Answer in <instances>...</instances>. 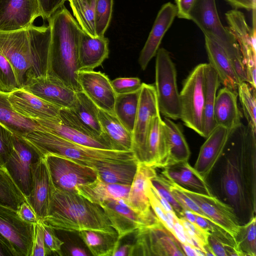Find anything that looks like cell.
Returning <instances> with one entry per match:
<instances>
[{"label":"cell","instance_id":"6da1fadb","mask_svg":"<svg viewBox=\"0 0 256 256\" xmlns=\"http://www.w3.org/2000/svg\"><path fill=\"white\" fill-rule=\"evenodd\" d=\"M222 156L221 192L239 221L247 222L256 212V130L242 123L231 130Z\"/></svg>","mask_w":256,"mask_h":256},{"label":"cell","instance_id":"d6986e66","mask_svg":"<svg viewBox=\"0 0 256 256\" xmlns=\"http://www.w3.org/2000/svg\"><path fill=\"white\" fill-rule=\"evenodd\" d=\"M178 187L215 224L223 228L234 238L240 224L234 210L230 206L214 195L198 194Z\"/></svg>","mask_w":256,"mask_h":256},{"label":"cell","instance_id":"1f68e13d","mask_svg":"<svg viewBox=\"0 0 256 256\" xmlns=\"http://www.w3.org/2000/svg\"><path fill=\"white\" fill-rule=\"evenodd\" d=\"M130 185L108 184L97 178L90 183L80 186L76 192L90 202L100 204L113 200H126Z\"/></svg>","mask_w":256,"mask_h":256},{"label":"cell","instance_id":"484cf974","mask_svg":"<svg viewBox=\"0 0 256 256\" xmlns=\"http://www.w3.org/2000/svg\"><path fill=\"white\" fill-rule=\"evenodd\" d=\"M156 168L138 162L130 184L126 204L136 212L145 216L154 214L146 194L148 182L156 175Z\"/></svg>","mask_w":256,"mask_h":256},{"label":"cell","instance_id":"74e56055","mask_svg":"<svg viewBox=\"0 0 256 256\" xmlns=\"http://www.w3.org/2000/svg\"><path fill=\"white\" fill-rule=\"evenodd\" d=\"M78 234L94 256H112L120 244L117 233L84 230L78 232Z\"/></svg>","mask_w":256,"mask_h":256},{"label":"cell","instance_id":"ffe728a7","mask_svg":"<svg viewBox=\"0 0 256 256\" xmlns=\"http://www.w3.org/2000/svg\"><path fill=\"white\" fill-rule=\"evenodd\" d=\"M22 88L60 108H72L76 100V92L50 76L32 79Z\"/></svg>","mask_w":256,"mask_h":256},{"label":"cell","instance_id":"d4e9b609","mask_svg":"<svg viewBox=\"0 0 256 256\" xmlns=\"http://www.w3.org/2000/svg\"><path fill=\"white\" fill-rule=\"evenodd\" d=\"M168 158L166 128L160 114L153 117L147 134L142 164L155 168L166 166Z\"/></svg>","mask_w":256,"mask_h":256},{"label":"cell","instance_id":"ac0fdd59","mask_svg":"<svg viewBox=\"0 0 256 256\" xmlns=\"http://www.w3.org/2000/svg\"><path fill=\"white\" fill-rule=\"evenodd\" d=\"M78 80L82 91L99 109L114 114L116 94L106 74L94 70H78Z\"/></svg>","mask_w":256,"mask_h":256},{"label":"cell","instance_id":"7c38bea8","mask_svg":"<svg viewBox=\"0 0 256 256\" xmlns=\"http://www.w3.org/2000/svg\"><path fill=\"white\" fill-rule=\"evenodd\" d=\"M44 156L56 188L76 192L78 186L91 182L98 178L97 172L93 168L58 155L48 154Z\"/></svg>","mask_w":256,"mask_h":256},{"label":"cell","instance_id":"c3c4849f","mask_svg":"<svg viewBox=\"0 0 256 256\" xmlns=\"http://www.w3.org/2000/svg\"><path fill=\"white\" fill-rule=\"evenodd\" d=\"M150 180L148 184L146 194L150 200L152 209L162 226L174 237V222L168 216L169 212H168L164 209L156 196L150 186Z\"/></svg>","mask_w":256,"mask_h":256},{"label":"cell","instance_id":"91938a15","mask_svg":"<svg viewBox=\"0 0 256 256\" xmlns=\"http://www.w3.org/2000/svg\"><path fill=\"white\" fill-rule=\"evenodd\" d=\"M134 247L133 244H125L119 246L114 252L112 256H134Z\"/></svg>","mask_w":256,"mask_h":256},{"label":"cell","instance_id":"44dd1931","mask_svg":"<svg viewBox=\"0 0 256 256\" xmlns=\"http://www.w3.org/2000/svg\"><path fill=\"white\" fill-rule=\"evenodd\" d=\"M8 100L18 113L32 120L56 118L62 108L23 88L8 92Z\"/></svg>","mask_w":256,"mask_h":256},{"label":"cell","instance_id":"ba28073f","mask_svg":"<svg viewBox=\"0 0 256 256\" xmlns=\"http://www.w3.org/2000/svg\"><path fill=\"white\" fill-rule=\"evenodd\" d=\"M206 65V63L199 64L192 70L180 92V119L202 137Z\"/></svg>","mask_w":256,"mask_h":256},{"label":"cell","instance_id":"3957f363","mask_svg":"<svg viewBox=\"0 0 256 256\" xmlns=\"http://www.w3.org/2000/svg\"><path fill=\"white\" fill-rule=\"evenodd\" d=\"M48 20L51 38L47 76L59 80L76 92L82 91L78 80V46L82 28L64 6Z\"/></svg>","mask_w":256,"mask_h":256},{"label":"cell","instance_id":"8d00e7d4","mask_svg":"<svg viewBox=\"0 0 256 256\" xmlns=\"http://www.w3.org/2000/svg\"><path fill=\"white\" fill-rule=\"evenodd\" d=\"M76 94L75 105L68 109L88 131L96 136H102V131L98 117L99 108L82 91Z\"/></svg>","mask_w":256,"mask_h":256},{"label":"cell","instance_id":"277c9868","mask_svg":"<svg viewBox=\"0 0 256 256\" xmlns=\"http://www.w3.org/2000/svg\"><path fill=\"white\" fill-rule=\"evenodd\" d=\"M42 221L56 230L117 233L99 204L77 192L62 190L55 186L48 215Z\"/></svg>","mask_w":256,"mask_h":256},{"label":"cell","instance_id":"8992f818","mask_svg":"<svg viewBox=\"0 0 256 256\" xmlns=\"http://www.w3.org/2000/svg\"><path fill=\"white\" fill-rule=\"evenodd\" d=\"M192 20L205 36L217 42L231 62L241 82H247L246 74L238 44L232 34L222 24L216 0H195L190 12Z\"/></svg>","mask_w":256,"mask_h":256},{"label":"cell","instance_id":"7dc6e473","mask_svg":"<svg viewBox=\"0 0 256 256\" xmlns=\"http://www.w3.org/2000/svg\"><path fill=\"white\" fill-rule=\"evenodd\" d=\"M166 179L170 192L184 210H190L194 214L212 221L204 213L196 204L180 189L177 184L166 178Z\"/></svg>","mask_w":256,"mask_h":256},{"label":"cell","instance_id":"ee69618b","mask_svg":"<svg viewBox=\"0 0 256 256\" xmlns=\"http://www.w3.org/2000/svg\"><path fill=\"white\" fill-rule=\"evenodd\" d=\"M113 0H96L95 10L96 31L98 36H104L110 23Z\"/></svg>","mask_w":256,"mask_h":256},{"label":"cell","instance_id":"b9f144b4","mask_svg":"<svg viewBox=\"0 0 256 256\" xmlns=\"http://www.w3.org/2000/svg\"><path fill=\"white\" fill-rule=\"evenodd\" d=\"M256 216L240 225L235 242L242 256H256Z\"/></svg>","mask_w":256,"mask_h":256},{"label":"cell","instance_id":"9a60e30c","mask_svg":"<svg viewBox=\"0 0 256 256\" xmlns=\"http://www.w3.org/2000/svg\"><path fill=\"white\" fill-rule=\"evenodd\" d=\"M160 114L154 85L142 83L132 132V152L138 162L142 163L144 160L146 141L152 118Z\"/></svg>","mask_w":256,"mask_h":256},{"label":"cell","instance_id":"680465c9","mask_svg":"<svg viewBox=\"0 0 256 256\" xmlns=\"http://www.w3.org/2000/svg\"><path fill=\"white\" fill-rule=\"evenodd\" d=\"M231 6L237 8H244L248 10H256V0H226Z\"/></svg>","mask_w":256,"mask_h":256},{"label":"cell","instance_id":"4316f807","mask_svg":"<svg viewBox=\"0 0 256 256\" xmlns=\"http://www.w3.org/2000/svg\"><path fill=\"white\" fill-rule=\"evenodd\" d=\"M162 174L178 186L188 190L213 195L210 187L188 161L180 162L162 168Z\"/></svg>","mask_w":256,"mask_h":256},{"label":"cell","instance_id":"e0dca14e","mask_svg":"<svg viewBox=\"0 0 256 256\" xmlns=\"http://www.w3.org/2000/svg\"><path fill=\"white\" fill-rule=\"evenodd\" d=\"M32 188L26 201L42 220L48 215L54 186L44 156L32 164Z\"/></svg>","mask_w":256,"mask_h":256},{"label":"cell","instance_id":"db71d44e","mask_svg":"<svg viewBox=\"0 0 256 256\" xmlns=\"http://www.w3.org/2000/svg\"><path fill=\"white\" fill-rule=\"evenodd\" d=\"M46 256L48 253L44 244V230L39 220L35 224L34 236L30 256Z\"/></svg>","mask_w":256,"mask_h":256},{"label":"cell","instance_id":"7a4b0ae2","mask_svg":"<svg viewBox=\"0 0 256 256\" xmlns=\"http://www.w3.org/2000/svg\"><path fill=\"white\" fill-rule=\"evenodd\" d=\"M50 38L49 25L0 32V52L12 66L20 88L32 79L47 76Z\"/></svg>","mask_w":256,"mask_h":256},{"label":"cell","instance_id":"6125c7cd","mask_svg":"<svg viewBox=\"0 0 256 256\" xmlns=\"http://www.w3.org/2000/svg\"><path fill=\"white\" fill-rule=\"evenodd\" d=\"M70 254L73 256H87L88 255L82 248L78 246H72L70 250Z\"/></svg>","mask_w":256,"mask_h":256},{"label":"cell","instance_id":"9f6ffc18","mask_svg":"<svg viewBox=\"0 0 256 256\" xmlns=\"http://www.w3.org/2000/svg\"><path fill=\"white\" fill-rule=\"evenodd\" d=\"M16 212L20 218L26 222L36 224L39 221L34 210L26 202L20 206Z\"/></svg>","mask_w":256,"mask_h":256},{"label":"cell","instance_id":"11a10c76","mask_svg":"<svg viewBox=\"0 0 256 256\" xmlns=\"http://www.w3.org/2000/svg\"><path fill=\"white\" fill-rule=\"evenodd\" d=\"M67 0H38L42 13V18L48 20L64 6Z\"/></svg>","mask_w":256,"mask_h":256},{"label":"cell","instance_id":"e575fe53","mask_svg":"<svg viewBox=\"0 0 256 256\" xmlns=\"http://www.w3.org/2000/svg\"><path fill=\"white\" fill-rule=\"evenodd\" d=\"M163 121L166 128L168 148L166 166L180 162L188 161L190 152L182 128L169 118L164 117Z\"/></svg>","mask_w":256,"mask_h":256},{"label":"cell","instance_id":"7402d4cb","mask_svg":"<svg viewBox=\"0 0 256 256\" xmlns=\"http://www.w3.org/2000/svg\"><path fill=\"white\" fill-rule=\"evenodd\" d=\"M136 235L147 255L186 256L178 240L161 223L138 230Z\"/></svg>","mask_w":256,"mask_h":256},{"label":"cell","instance_id":"83f0119b","mask_svg":"<svg viewBox=\"0 0 256 256\" xmlns=\"http://www.w3.org/2000/svg\"><path fill=\"white\" fill-rule=\"evenodd\" d=\"M108 40L104 36L92 37L82 30L78 46V70H94L108 58Z\"/></svg>","mask_w":256,"mask_h":256},{"label":"cell","instance_id":"816d5d0a","mask_svg":"<svg viewBox=\"0 0 256 256\" xmlns=\"http://www.w3.org/2000/svg\"><path fill=\"white\" fill-rule=\"evenodd\" d=\"M113 89L116 94H126L140 90L142 82L136 77L118 78L111 80Z\"/></svg>","mask_w":256,"mask_h":256},{"label":"cell","instance_id":"f35d334b","mask_svg":"<svg viewBox=\"0 0 256 256\" xmlns=\"http://www.w3.org/2000/svg\"><path fill=\"white\" fill-rule=\"evenodd\" d=\"M140 91V90L131 93L116 94L114 104V114L132 134L138 112Z\"/></svg>","mask_w":256,"mask_h":256},{"label":"cell","instance_id":"681fc988","mask_svg":"<svg viewBox=\"0 0 256 256\" xmlns=\"http://www.w3.org/2000/svg\"><path fill=\"white\" fill-rule=\"evenodd\" d=\"M178 220L186 234L199 246L205 256L204 246L208 244V237L210 232L196 224L190 222L183 218H179Z\"/></svg>","mask_w":256,"mask_h":256},{"label":"cell","instance_id":"8fae6325","mask_svg":"<svg viewBox=\"0 0 256 256\" xmlns=\"http://www.w3.org/2000/svg\"><path fill=\"white\" fill-rule=\"evenodd\" d=\"M13 143L12 152L4 166L26 198L32 188V166L44 156L23 136L13 134Z\"/></svg>","mask_w":256,"mask_h":256},{"label":"cell","instance_id":"f1b7e54d","mask_svg":"<svg viewBox=\"0 0 256 256\" xmlns=\"http://www.w3.org/2000/svg\"><path fill=\"white\" fill-rule=\"evenodd\" d=\"M204 40L208 64L216 70L220 84L237 92L242 82L230 59L217 42L205 36Z\"/></svg>","mask_w":256,"mask_h":256},{"label":"cell","instance_id":"94428289","mask_svg":"<svg viewBox=\"0 0 256 256\" xmlns=\"http://www.w3.org/2000/svg\"><path fill=\"white\" fill-rule=\"evenodd\" d=\"M0 256H14V254L6 242L0 234Z\"/></svg>","mask_w":256,"mask_h":256},{"label":"cell","instance_id":"7bdbcfd3","mask_svg":"<svg viewBox=\"0 0 256 256\" xmlns=\"http://www.w3.org/2000/svg\"><path fill=\"white\" fill-rule=\"evenodd\" d=\"M237 93L248 124L256 130V88L243 82L239 84Z\"/></svg>","mask_w":256,"mask_h":256},{"label":"cell","instance_id":"2e32d148","mask_svg":"<svg viewBox=\"0 0 256 256\" xmlns=\"http://www.w3.org/2000/svg\"><path fill=\"white\" fill-rule=\"evenodd\" d=\"M42 13L38 0H0V32L28 28Z\"/></svg>","mask_w":256,"mask_h":256},{"label":"cell","instance_id":"cb8c5ba5","mask_svg":"<svg viewBox=\"0 0 256 256\" xmlns=\"http://www.w3.org/2000/svg\"><path fill=\"white\" fill-rule=\"evenodd\" d=\"M230 132L224 127L216 126L202 146L194 168L205 180L221 157Z\"/></svg>","mask_w":256,"mask_h":256},{"label":"cell","instance_id":"6f0895ef","mask_svg":"<svg viewBox=\"0 0 256 256\" xmlns=\"http://www.w3.org/2000/svg\"><path fill=\"white\" fill-rule=\"evenodd\" d=\"M195 0H176V16L180 18L190 20V12Z\"/></svg>","mask_w":256,"mask_h":256},{"label":"cell","instance_id":"5bb4252c","mask_svg":"<svg viewBox=\"0 0 256 256\" xmlns=\"http://www.w3.org/2000/svg\"><path fill=\"white\" fill-rule=\"evenodd\" d=\"M109 219L120 240L139 230L149 228L161 222L154 214L145 216L130 208L124 200H113L99 204Z\"/></svg>","mask_w":256,"mask_h":256},{"label":"cell","instance_id":"9c48e42d","mask_svg":"<svg viewBox=\"0 0 256 256\" xmlns=\"http://www.w3.org/2000/svg\"><path fill=\"white\" fill-rule=\"evenodd\" d=\"M47 132L80 144L101 149L112 150L103 134L96 136L88 131L68 108H62L55 118L34 120Z\"/></svg>","mask_w":256,"mask_h":256},{"label":"cell","instance_id":"4dcf8cb0","mask_svg":"<svg viewBox=\"0 0 256 256\" xmlns=\"http://www.w3.org/2000/svg\"><path fill=\"white\" fill-rule=\"evenodd\" d=\"M98 117L102 134L113 150L132 151V134L114 114L99 109Z\"/></svg>","mask_w":256,"mask_h":256},{"label":"cell","instance_id":"60d3db41","mask_svg":"<svg viewBox=\"0 0 256 256\" xmlns=\"http://www.w3.org/2000/svg\"><path fill=\"white\" fill-rule=\"evenodd\" d=\"M77 22L83 31L92 37L98 36L96 31V0H70Z\"/></svg>","mask_w":256,"mask_h":256},{"label":"cell","instance_id":"5b68a950","mask_svg":"<svg viewBox=\"0 0 256 256\" xmlns=\"http://www.w3.org/2000/svg\"><path fill=\"white\" fill-rule=\"evenodd\" d=\"M42 156L54 154L62 156L94 168L102 162H138L134 152L101 149L80 144L45 131L34 130L24 136Z\"/></svg>","mask_w":256,"mask_h":256},{"label":"cell","instance_id":"52a82bcc","mask_svg":"<svg viewBox=\"0 0 256 256\" xmlns=\"http://www.w3.org/2000/svg\"><path fill=\"white\" fill-rule=\"evenodd\" d=\"M156 56L154 86L160 112L171 120L180 119V92L175 64L164 48H159Z\"/></svg>","mask_w":256,"mask_h":256},{"label":"cell","instance_id":"603a6c76","mask_svg":"<svg viewBox=\"0 0 256 256\" xmlns=\"http://www.w3.org/2000/svg\"><path fill=\"white\" fill-rule=\"evenodd\" d=\"M175 4L168 2L159 10L148 39L140 53L138 64L145 70L150 60L156 56L163 37L176 16Z\"/></svg>","mask_w":256,"mask_h":256},{"label":"cell","instance_id":"30bf717a","mask_svg":"<svg viewBox=\"0 0 256 256\" xmlns=\"http://www.w3.org/2000/svg\"><path fill=\"white\" fill-rule=\"evenodd\" d=\"M252 11V27L247 24L244 14L237 9L226 13L228 28L234 36L244 65L247 82L256 88V10Z\"/></svg>","mask_w":256,"mask_h":256},{"label":"cell","instance_id":"be15d7a7","mask_svg":"<svg viewBox=\"0 0 256 256\" xmlns=\"http://www.w3.org/2000/svg\"></svg>","mask_w":256,"mask_h":256},{"label":"cell","instance_id":"f546056e","mask_svg":"<svg viewBox=\"0 0 256 256\" xmlns=\"http://www.w3.org/2000/svg\"><path fill=\"white\" fill-rule=\"evenodd\" d=\"M238 93L224 86L216 94L214 120L216 126L232 130L242 124V114L238 104Z\"/></svg>","mask_w":256,"mask_h":256},{"label":"cell","instance_id":"836d02e7","mask_svg":"<svg viewBox=\"0 0 256 256\" xmlns=\"http://www.w3.org/2000/svg\"><path fill=\"white\" fill-rule=\"evenodd\" d=\"M138 162H102L94 168L103 182L112 184L130 185L136 172Z\"/></svg>","mask_w":256,"mask_h":256},{"label":"cell","instance_id":"f907efd6","mask_svg":"<svg viewBox=\"0 0 256 256\" xmlns=\"http://www.w3.org/2000/svg\"><path fill=\"white\" fill-rule=\"evenodd\" d=\"M40 221L44 230V244L48 256L52 253L62 255L61 250L64 242L57 236L54 228L42 220Z\"/></svg>","mask_w":256,"mask_h":256},{"label":"cell","instance_id":"ab89813d","mask_svg":"<svg viewBox=\"0 0 256 256\" xmlns=\"http://www.w3.org/2000/svg\"><path fill=\"white\" fill-rule=\"evenodd\" d=\"M24 202L26 197L6 168L0 166V205L17 210Z\"/></svg>","mask_w":256,"mask_h":256},{"label":"cell","instance_id":"f6af8a7d","mask_svg":"<svg viewBox=\"0 0 256 256\" xmlns=\"http://www.w3.org/2000/svg\"><path fill=\"white\" fill-rule=\"evenodd\" d=\"M20 88L12 66L0 52V90L10 92Z\"/></svg>","mask_w":256,"mask_h":256},{"label":"cell","instance_id":"d590c367","mask_svg":"<svg viewBox=\"0 0 256 256\" xmlns=\"http://www.w3.org/2000/svg\"><path fill=\"white\" fill-rule=\"evenodd\" d=\"M220 82L217 73L208 63L204 72V108L203 137L206 138L216 126L214 120V106L216 92Z\"/></svg>","mask_w":256,"mask_h":256},{"label":"cell","instance_id":"f5cc1de1","mask_svg":"<svg viewBox=\"0 0 256 256\" xmlns=\"http://www.w3.org/2000/svg\"><path fill=\"white\" fill-rule=\"evenodd\" d=\"M13 148V134L0 124V166H4Z\"/></svg>","mask_w":256,"mask_h":256},{"label":"cell","instance_id":"d6a6232c","mask_svg":"<svg viewBox=\"0 0 256 256\" xmlns=\"http://www.w3.org/2000/svg\"><path fill=\"white\" fill-rule=\"evenodd\" d=\"M0 124L13 134L24 137L34 130L42 128L35 120L18 113L8 100V92L0 90Z\"/></svg>","mask_w":256,"mask_h":256},{"label":"cell","instance_id":"4fadbf2b","mask_svg":"<svg viewBox=\"0 0 256 256\" xmlns=\"http://www.w3.org/2000/svg\"><path fill=\"white\" fill-rule=\"evenodd\" d=\"M34 232L35 224L22 220L16 210L0 205V234L14 256H30Z\"/></svg>","mask_w":256,"mask_h":256},{"label":"cell","instance_id":"bcb514c9","mask_svg":"<svg viewBox=\"0 0 256 256\" xmlns=\"http://www.w3.org/2000/svg\"><path fill=\"white\" fill-rule=\"evenodd\" d=\"M152 188L170 204L178 218H182L184 210L170 192L166 178L161 174L150 180Z\"/></svg>","mask_w":256,"mask_h":256}]
</instances>
